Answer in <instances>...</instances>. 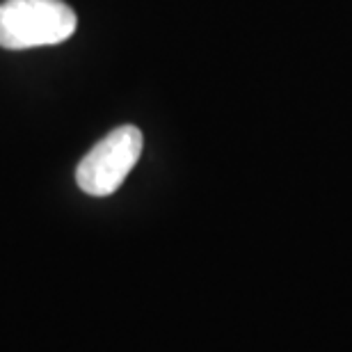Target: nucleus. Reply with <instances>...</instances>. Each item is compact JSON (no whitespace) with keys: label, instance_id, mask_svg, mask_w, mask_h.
<instances>
[{"label":"nucleus","instance_id":"f03ea898","mask_svg":"<svg viewBox=\"0 0 352 352\" xmlns=\"http://www.w3.org/2000/svg\"><path fill=\"white\" fill-rule=\"evenodd\" d=\"M144 138L138 126H119L91 146L78 163L76 181L82 192L91 197H108L117 192L126 176L142 156Z\"/></svg>","mask_w":352,"mask_h":352},{"label":"nucleus","instance_id":"f257e3e1","mask_svg":"<svg viewBox=\"0 0 352 352\" xmlns=\"http://www.w3.org/2000/svg\"><path fill=\"white\" fill-rule=\"evenodd\" d=\"M78 16L65 0H5L0 5V48L28 51L67 41Z\"/></svg>","mask_w":352,"mask_h":352}]
</instances>
